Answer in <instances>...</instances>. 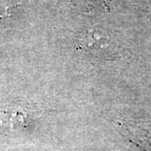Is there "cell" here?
Returning <instances> with one entry per match:
<instances>
[{"label": "cell", "mask_w": 151, "mask_h": 151, "mask_svg": "<svg viewBox=\"0 0 151 151\" xmlns=\"http://www.w3.org/2000/svg\"><path fill=\"white\" fill-rule=\"evenodd\" d=\"M1 114L4 115V118H2L3 119H6L5 122L12 124H23L24 125V119H25V115L24 114V112H22L19 109H13V108H8L7 110H2L0 112Z\"/></svg>", "instance_id": "6da1fadb"}]
</instances>
